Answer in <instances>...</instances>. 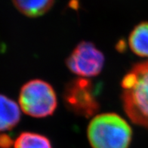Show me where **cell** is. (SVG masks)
Masks as SVG:
<instances>
[{"instance_id":"10","label":"cell","mask_w":148,"mask_h":148,"mask_svg":"<svg viewBox=\"0 0 148 148\" xmlns=\"http://www.w3.org/2000/svg\"><path fill=\"white\" fill-rule=\"evenodd\" d=\"M12 144L14 143L11 137L5 134H0V148H9Z\"/></svg>"},{"instance_id":"1","label":"cell","mask_w":148,"mask_h":148,"mask_svg":"<svg viewBox=\"0 0 148 148\" xmlns=\"http://www.w3.org/2000/svg\"><path fill=\"white\" fill-rule=\"evenodd\" d=\"M121 101L133 123L148 129V60L133 65L121 82Z\"/></svg>"},{"instance_id":"4","label":"cell","mask_w":148,"mask_h":148,"mask_svg":"<svg viewBox=\"0 0 148 148\" xmlns=\"http://www.w3.org/2000/svg\"><path fill=\"white\" fill-rule=\"evenodd\" d=\"M63 100L65 107L79 116L94 117L99 110L95 86L89 79L78 77L70 81L63 93Z\"/></svg>"},{"instance_id":"5","label":"cell","mask_w":148,"mask_h":148,"mask_svg":"<svg viewBox=\"0 0 148 148\" xmlns=\"http://www.w3.org/2000/svg\"><path fill=\"white\" fill-rule=\"evenodd\" d=\"M104 64L103 52L89 41L78 43L66 59V66L70 72L86 79L98 76L103 70Z\"/></svg>"},{"instance_id":"7","label":"cell","mask_w":148,"mask_h":148,"mask_svg":"<svg viewBox=\"0 0 148 148\" xmlns=\"http://www.w3.org/2000/svg\"><path fill=\"white\" fill-rule=\"evenodd\" d=\"M18 12L28 18H39L49 12L55 0H12Z\"/></svg>"},{"instance_id":"9","label":"cell","mask_w":148,"mask_h":148,"mask_svg":"<svg viewBox=\"0 0 148 148\" xmlns=\"http://www.w3.org/2000/svg\"><path fill=\"white\" fill-rule=\"evenodd\" d=\"M14 148H53L49 138L32 132H24L18 135L14 142Z\"/></svg>"},{"instance_id":"6","label":"cell","mask_w":148,"mask_h":148,"mask_svg":"<svg viewBox=\"0 0 148 148\" xmlns=\"http://www.w3.org/2000/svg\"><path fill=\"white\" fill-rule=\"evenodd\" d=\"M21 109L17 102L0 94V132L14 129L21 116Z\"/></svg>"},{"instance_id":"2","label":"cell","mask_w":148,"mask_h":148,"mask_svg":"<svg viewBox=\"0 0 148 148\" xmlns=\"http://www.w3.org/2000/svg\"><path fill=\"white\" fill-rule=\"evenodd\" d=\"M132 135L128 122L115 113L95 115L87 128V138L92 148H129Z\"/></svg>"},{"instance_id":"3","label":"cell","mask_w":148,"mask_h":148,"mask_svg":"<svg viewBox=\"0 0 148 148\" xmlns=\"http://www.w3.org/2000/svg\"><path fill=\"white\" fill-rule=\"evenodd\" d=\"M19 105L23 113L33 118L50 116L58 107L56 92L45 80H29L21 88Z\"/></svg>"},{"instance_id":"8","label":"cell","mask_w":148,"mask_h":148,"mask_svg":"<svg viewBox=\"0 0 148 148\" xmlns=\"http://www.w3.org/2000/svg\"><path fill=\"white\" fill-rule=\"evenodd\" d=\"M129 45L134 54L148 58V21H142L132 29L129 36Z\"/></svg>"}]
</instances>
